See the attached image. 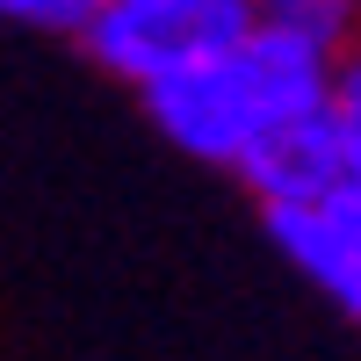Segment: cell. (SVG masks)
Segmentation results:
<instances>
[{
  "mask_svg": "<svg viewBox=\"0 0 361 361\" xmlns=\"http://www.w3.org/2000/svg\"><path fill=\"white\" fill-rule=\"evenodd\" d=\"M325 66H333L325 51L296 44V37H275V29L253 22L238 44L202 51L188 66H173L166 80L137 87V102H145L152 130L173 152L238 173V159L267 130H282L289 116L325 102Z\"/></svg>",
  "mask_w": 361,
  "mask_h": 361,
  "instance_id": "obj_1",
  "label": "cell"
},
{
  "mask_svg": "<svg viewBox=\"0 0 361 361\" xmlns=\"http://www.w3.org/2000/svg\"><path fill=\"white\" fill-rule=\"evenodd\" d=\"M253 29V0H94L73 37L102 73L152 87L202 51H224Z\"/></svg>",
  "mask_w": 361,
  "mask_h": 361,
  "instance_id": "obj_2",
  "label": "cell"
},
{
  "mask_svg": "<svg viewBox=\"0 0 361 361\" xmlns=\"http://www.w3.org/2000/svg\"><path fill=\"white\" fill-rule=\"evenodd\" d=\"M267 238L275 253L304 275L318 296L333 304H361V166L333 173L325 188L296 195V202H267Z\"/></svg>",
  "mask_w": 361,
  "mask_h": 361,
  "instance_id": "obj_3",
  "label": "cell"
},
{
  "mask_svg": "<svg viewBox=\"0 0 361 361\" xmlns=\"http://www.w3.org/2000/svg\"><path fill=\"white\" fill-rule=\"evenodd\" d=\"M333 173H347V152H340L333 123H325V102L304 109V116H289L282 130H267L253 152L238 159V180H246V195H253L260 209L311 195V188H325Z\"/></svg>",
  "mask_w": 361,
  "mask_h": 361,
  "instance_id": "obj_4",
  "label": "cell"
},
{
  "mask_svg": "<svg viewBox=\"0 0 361 361\" xmlns=\"http://www.w3.org/2000/svg\"><path fill=\"white\" fill-rule=\"evenodd\" d=\"M253 22L296 37L325 58H340L347 44H361V0H253Z\"/></svg>",
  "mask_w": 361,
  "mask_h": 361,
  "instance_id": "obj_5",
  "label": "cell"
},
{
  "mask_svg": "<svg viewBox=\"0 0 361 361\" xmlns=\"http://www.w3.org/2000/svg\"><path fill=\"white\" fill-rule=\"evenodd\" d=\"M94 0H0V22H22V29H51V37H73L87 22Z\"/></svg>",
  "mask_w": 361,
  "mask_h": 361,
  "instance_id": "obj_6",
  "label": "cell"
},
{
  "mask_svg": "<svg viewBox=\"0 0 361 361\" xmlns=\"http://www.w3.org/2000/svg\"><path fill=\"white\" fill-rule=\"evenodd\" d=\"M354 318H361V304H354Z\"/></svg>",
  "mask_w": 361,
  "mask_h": 361,
  "instance_id": "obj_7",
  "label": "cell"
}]
</instances>
